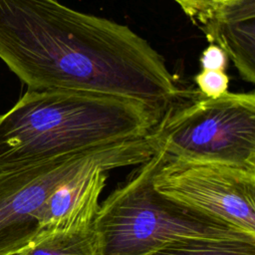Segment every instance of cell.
<instances>
[{
	"instance_id": "obj_1",
	"label": "cell",
	"mask_w": 255,
	"mask_h": 255,
	"mask_svg": "<svg viewBox=\"0 0 255 255\" xmlns=\"http://www.w3.org/2000/svg\"><path fill=\"white\" fill-rule=\"evenodd\" d=\"M0 59L28 90L114 95L162 114L178 93L146 40L58 0H0Z\"/></svg>"
},
{
	"instance_id": "obj_2",
	"label": "cell",
	"mask_w": 255,
	"mask_h": 255,
	"mask_svg": "<svg viewBox=\"0 0 255 255\" xmlns=\"http://www.w3.org/2000/svg\"><path fill=\"white\" fill-rule=\"evenodd\" d=\"M162 115L144 103L114 95L28 90L0 116V168L145 136Z\"/></svg>"
},
{
	"instance_id": "obj_3",
	"label": "cell",
	"mask_w": 255,
	"mask_h": 255,
	"mask_svg": "<svg viewBox=\"0 0 255 255\" xmlns=\"http://www.w3.org/2000/svg\"><path fill=\"white\" fill-rule=\"evenodd\" d=\"M156 164L157 151L100 203L94 227L101 255H147L181 238L255 239L157 192L152 185Z\"/></svg>"
},
{
	"instance_id": "obj_4",
	"label": "cell",
	"mask_w": 255,
	"mask_h": 255,
	"mask_svg": "<svg viewBox=\"0 0 255 255\" xmlns=\"http://www.w3.org/2000/svg\"><path fill=\"white\" fill-rule=\"evenodd\" d=\"M146 137L112 142L50 160L0 168V255L20 252L37 232L36 214L63 181L95 163L117 168L150 158Z\"/></svg>"
},
{
	"instance_id": "obj_5",
	"label": "cell",
	"mask_w": 255,
	"mask_h": 255,
	"mask_svg": "<svg viewBox=\"0 0 255 255\" xmlns=\"http://www.w3.org/2000/svg\"><path fill=\"white\" fill-rule=\"evenodd\" d=\"M153 134L170 156L255 168V95L198 100L163 116Z\"/></svg>"
},
{
	"instance_id": "obj_6",
	"label": "cell",
	"mask_w": 255,
	"mask_h": 255,
	"mask_svg": "<svg viewBox=\"0 0 255 255\" xmlns=\"http://www.w3.org/2000/svg\"><path fill=\"white\" fill-rule=\"evenodd\" d=\"M152 185L181 205L255 236V168L182 159L158 147Z\"/></svg>"
},
{
	"instance_id": "obj_7",
	"label": "cell",
	"mask_w": 255,
	"mask_h": 255,
	"mask_svg": "<svg viewBox=\"0 0 255 255\" xmlns=\"http://www.w3.org/2000/svg\"><path fill=\"white\" fill-rule=\"evenodd\" d=\"M111 163L91 164L63 181L36 214L38 229H79L94 224Z\"/></svg>"
},
{
	"instance_id": "obj_8",
	"label": "cell",
	"mask_w": 255,
	"mask_h": 255,
	"mask_svg": "<svg viewBox=\"0 0 255 255\" xmlns=\"http://www.w3.org/2000/svg\"><path fill=\"white\" fill-rule=\"evenodd\" d=\"M200 28L232 60L241 78L254 84L255 0H220Z\"/></svg>"
},
{
	"instance_id": "obj_9",
	"label": "cell",
	"mask_w": 255,
	"mask_h": 255,
	"mask_svg": "<svg viewBox=\"0 0 255 255\" xmlns=\"http://www.w3.org/2000/svg\"><path fill=\"white\" fill-rule=\"evenodd\" d=\"M20 252L23 255H101L94 224L72 230L39 229Z\"/></svg>"
},
{
	"instance_id": "obj_10",
	"label": "cell",
	"mask_w": 255,
	"mask_h": 255,
	"mask_svg": "<svg viewBox=\"0 0 255 255\" xmlns=\"http://www.w3.org/2000/svg\"><path fill=\"white\" fill-rule=\"evenodd\" d=\"M147 255H255V239L181 238L167 242Z\"/></svg>"
},
{
	"instance_id": "obj_11",
	"label": "cell",
	"mask_w": 255,
	"mask_h": 255,
	"mask_svg": "<svg viewBox=\"0 0 255 255\" xmlns=\"http://www.w3.org/2000/svg\"><path fill=\"white\" fill-rule=\"evenodd\" d=\"M194 80L205 98L214 99L227 93L229 78L224 71L202 70Z\"/></svg>"
},
{
	"instance_id": "obj_12",
	"label": "cell",
	"mask_w": 255,
	"mask_h": 255,
	"mask_svg": "<svg viewBox=\"0 0 255 255\" xmlns=\"http://www.w3.org/2000/svg\"><path fill=\"white\" fill-rule=\"evenodd\" d=\"M191 19L203 21L220 0H174Z\"/></svg>"
},
{
	"instance_id": "obj_13",
	"label": "cell",
	"mask_w": 255,
	"mask_h": 255,
	"mask_svg": "<svg viewBox=\"0 0 255 255\" xmlns=\"http://www.w3.org/2000/svg\"><path fill=\"white\" fill-rule=\"evenodd\" d=\"M228 57L226 53L217 45L210 44L202 53L200 64L202 70L224 71Z\"/></svg>"
},
{
	"instance_id": "obj_14",
	"label": "cell",
	"mask_w": 255,
	"mask_h": 255,
	"mask_svg": "<svg viewBox=\"0 0 255 255\" xmlns=\"http://www.w3.org/2000/svg\"><path fill=\"white\" fill-rule=\"evenodd\" d=\"M9 255H23L22 252H16V253H12V254H9Z\"/></svg>"
}]
</instances>
